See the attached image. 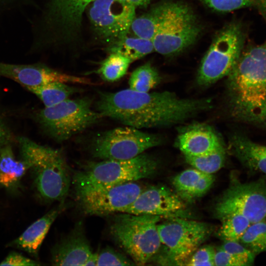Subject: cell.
I'll return each mask as SVG.
<instances>
[{
    "mask_svg": "<svg viewBox=\"0 0 266 266\" xmlns=\"http://www.w3.org/2000/svg\"><path fill=\"white\" fill-rule=\"evenodd\" d=\"M98 252L93 253L87 260L85 266H97Z\"/></svg>",
    "mask_w": 266,
    "mask_h": 266,
    "instance_id": "cell-38",
    "label": "cell"
},
{
    "mask_svg": "<svg viewBox=\"0 0 266 266\" xmlns=\"http://www.w3.org/2000/svg\"><path fill=\"white\" fill-rule=\"evenodd\" d=\"M29 169L24 160L16 159L10 147H4L0 151V187L16 189Z\"/></svg>",
    "mask_w": 266,
    "mask_h": 266,
    "instance_id": "cell-22",
    "label": "cell"
},
{
    "mask_svg": "<svg viewBox=\"0 0 266 266\" xmlns=\"http://www.w3.org/2000/svg\"><path fill=\"white\" fill-rule=\"evenodd\" d=\"M245 39L244 28L240 23L231 22L220 30L201 61L198 83L207 86L227 76L244 47Z\"/></svg>",
    "mask_w": 266,
    "mask_h": 266,
    "instance_id": "cell-7",
    "label": "cell"
},
{
    "mask_svg": "<svg viewBox=\"0 0 266 266\" xmlns=\"http://www.w3.org/2000/svg\"><path fill=\"white\" fill-rule=\"evenodd\" d=\"M4 131L3 129L2 128L1 126L0 125V142L2 140L3 136H4Z\"/></svg>",
    "mask_w": 266,
    "mask_h": 266,
    "instance_id": "cell-39",
    "label": "cell"
},
{
    "mask_svg": "<svg viewBox=\"0 0 266 266\" xmlns=\"http://www.w3.org/2000/svg\"><path fill=\"white\" fill-rule=\"evenodd\" d=\"M91 3L89 19L99 35L112 44L127 35L135 7L121 0H94Z\"/></svg>",
    "mask_w": 266,
    "mask_h": 266,
    "instance_id": "cell-13",
    "label": "cell"
},
{
    "mask_svg": "<svg viewBox=\"0 0 266 266\" xmlns=\"http://www.w3.org/2000/svg\"><path fill=\"white\" fill-rule=\"evenodd\" d=\"M91 106L92 101L87 97L68 99L53 106L44 107L39 113V119L55 139L64 141L102 117Z\"/></svg>",
    "mask_w": 266,
    "mask_h": 266,
    "instance_id": "cell-8",
    "label": "cell"
},
{
    "mask_svg": "<svg viewBox=\"0 0 266 266\" xmlns=\"http://www.w3.org/2000/svg\"><path fill=\"white\" fill-rule=\"evenodd\" d=\"M214 180L212 174L191 168L175 176L172 183L175 193L181 199L191 201L204 195L210 190Z\"/></svg>",
    "mask_w": 266,
    "mask_h": 266,
    "instance_id": "cell-21",
    "label": "cell"
},
{
    "mask_svg": "<svg viewBox=\"0 0 266 266\" xmlns=\"http://www.w3.org/2000/svg\"><path fill=\"white\" fill-rule=\"evenodd\" d=\"M196 14L181 2H166L164 15L152 39L155 51L165 56L182 52L193 45L201 32Z\"/></svg>",
    "mask_w": 266,
    "mask_h": 266,
    "instance_id": "cell-6",
    "label": "cell"
},
{
    "mask_svg": "<svg viewBox=\"0 0 266 266\" xmlns=\"http://www.w3.org/2000/svg\"><path fill=\"white\" fill-rule=\"evenodd\" d=\"M132 62L123 55L111 53L102 62L98 73L105 81H116L126 74Z\"/></svg>",
    "mask_w": 266,
    "mask_h": 266,
    "instance_id": "cell-29",
    "label": "cell"
},
{
    "mask_svg": "<svg viewBox=\"0 0 266 266\" xmlns=\"http://www.w3.org/2000/svg\"><path fill=\"white\" fill-rule=\"evenodd\" d=\"M222 225L218 235L224 241H239L251 224L245 216L238 214H231L221 219Z\"/></svg>",
    "mask_w": 266,
    "mask_h": 266,
    "instance_id": "cell-27",
    "label": "cell"
},
{
    "mask_svg": "<svg viewBox=\"0 0 266 266\" xmlns=\"http://www.w3.org/2000/svg\"><path fill=\"white\" fill-rule=\"evenodd\" d=\"M231 152L240 163L252 172L266 175V146L256 143L244 134L235 133L229 140Z\"/></svg>",
    "mask_w": 266,
    "mask_h": 266,
    "instance_id": "cell-19",
    "label": "cell"
},
{
    "mask_svg": "<svg viewBox=\"0 0 266 266\" xmlns=\"http://www.w3.org/2000/svg\"><path fill=\"white\" fill-rule=\"evenodd\" d=\"M165 4L166 2L159 3L145 13L134 18L130 28L134 36L153 39L161 22Z\"/></svg>",
    "mask_w": 266,
    "mask_h": 266,
    "instance_id": "cell-23",
    "label": "cell"
},
{
    "mask_svg": "<svg viewBox=\"0 0 266 266\" xmlns=\"http://www.w3.org/2000/svg\"><path fill=\"white\" fill-rule=\"evenodd\" d=\"M161 142L162 139L157 135L126 126L97 136L92 142L91 152L95 158L102 160H127Z\"/></svg>",
    "mask_w": 266,
    "mask_h": 266,
    "instance_id": "cell-10",
    "label": "cell"
},
{
    "mask_svg": "<svg viewBox=\"0 0 266 266\" xmlns=\"http://www.w3.org/2000/svg\"><path fill=\"white\" fill-rule=\"evenodd\" d=\"M73 185L82 211L87 215L102 216L122 213L144 189L136 181L112 186Z\"/></svg>",
    "mask_w": 266,
    "mask_h": 266,
    "instance_id": "cell-9",
    "label": "cell"
},
{
    "mask_svg": "<svg viewBox=\"0 0 266 266\" xmlns=\"http://www.w3.org/2000/svg\"><path fill=\"white\" fill-rule=\"evenodd\" d=\"M184 156H198L223 145L216 131L209 125L195 124L182 129L175 142Z\"/></svg>",
    "mask_w": 266,
    "mask_h": 266,
    "instance_id": "cell-17",
    "label": "cell"
},
{
    "mask_svg": "<svg viewBox=\"0 0 266 266\" xmlns=\"http://www.w3.org/2000/svg\"><path fill=\"white\" fill-rule=\"evenodd\" d=\"M209 99L181 98L168 91L141 92L130 88L101 92L98 112L137 129L171 126L211 107Z\"/></svg>",
    "mask_w": 266,
    "mask_h": 266,
    "instance_id": "cell-1",
    "label": "cell"
},
{
    "mask_svg": "<svg viewBox=\"0 0 266 266\" xmlns=\"http://www.w3.org/2000/svg\"><path fill=\"white\" fill-rule=\"evenodd\" d=\"M157 70L149 63L136 68L131 74L129 84L131 89L141 92H148L160 82Z\"/></svg>",
    "mask_w": 266,
    "mask_h": 266,
    "instance_id": "cell-28",
    "label": "cell"
},
{
    "mask_svg": "<svg viewBox=\"0 0 266 266\" xmlns=\"http://www.w3.org/2000/svg\"><path fill=\"white\" fill-rule=\"evenodd\" d=\"M94 0H50L49 19L66 35H71L79 30L83 14Z\"/></svg>",
    "mask_w": 266,
    "mask_h": 266,
    "instance_id": "cell-18",
    "label": "cell"
},
{
    "mask_svg": "<svg viewBox=\"0 0 266 266\" xmlns=\"http://www.w3.org/2000/svg\"><path fill=\"white\" fill-rule=\"evenodd\" d=\"M214 262L215 266H245L241 261L221 248L215 253Z\"/></svg>",
    "mask_w": 266,
    "mask_h": 266,
    "instance_id": "cell-35",
    "label": "cell"
},
{
    "mask_svg": "<svg viewBox=\"0 0 266 266\" xmlns=\"http://www.w3.org/2000/svg\"><path fill=\"white\" fill-rule=\"evenodd\" d=\"M135 264L132 259L115 250L106 246L98 252L97 266H132Z\"/></svg>",
    "mask_w": 266,
    "mask_h": 266,
    "instance_id": "cell-32",
    "label": "cell"
},
{
    "mask_svg": "<svg viewBox=\"0 0 266 266\" xmlns=\"http://www.w3.org/2000/svg\"><path fill=\"white\" fill-rule=\"evenodd\" d=\"M59 205L31 224L18 237L10 243L9 246L22 249L36 256L52 224L64 208Z\"/></svg>",
    "mask_w": 266,
    "mask_h": 266,
    "instance_id": "cell-20",
    "label": "cell"
},
{
    "mask_svg": "<svg viewBox=\"0 0 266 266\" xmlns=\"http://www.w3.org/2000/svg\"><path fill=\"white\" fill-rule=\"evenodd\" d=\"M19 142L22 159L33 171L40 196L47 201L63 202L69 192L71 176L62 153L28 138L20 137Z\"/></svg>",
    "mask_w": 266,
    "mask_h": 266,
    "instance_id": "cell-3",
    "label": "cell"
},
{
    "mask_svg": "<svg viewBox=\"0 0 266 266\" xmlns=\"http://www.w3.org/2000/svg\"><path fill=\"white\" fill-rule=\"evenodd\" d=\"M216 251L211 246H206L197 250L185 263V266H215Z\"/></svg>",
    "mask_w": 266,
    "mask_h": 266,
    "instance_id": "cell-34",
    "label": "cell"
},
{
    "mask_svg": "<svg viewBox=\"0 0 266 266\" xmlns=\"http://www.w3.org/2000/svg\"><path fill=\"white\" fill-rule=\"evenodd\" d=\"M231 115L241 122H266V41L244 47L227 75Z\"/></svg>",
    "mask_w": 266,
    "mask_h": 266,
    "instance_id": "cell-2",
    "label": "cell"
},
{
    "mask_svg": "<svg viewBox=\"0 0 266 266\" xmlns=\"http://www.w3.org/2000/svg\"><path fill=\"white\" fill-rule=\"evenodd\" d=\"M215 215L221 219L238 214L254 223L266 218V177L247 183L232 180L215 206Z\"/></svg>",
    "mask_w": 266,
    "mask_h": 266,
    "instance_id": "cell-11",
    "label": "cell"
},
{
    "mask_svg": "<svg viewBox=\"0 0 266 266\" xmlns=\"http://www.w3.org/2000/svg\"><path fill=\"white\" fill-rule=\"evenodd\" d=\"M185 158L186 162L195 168L206 173L213 174L224 166L226 151L223 144L205 154L198 156H185Z\"/></svg>",
    "mask_w": 266,
    "mask_h": 266,
    "instance_id": "cell-26",
    "label": "cell"
},
{
    "mask_svg": "<svg viewBox=\"0 0 266 266\" xmlns=\"http://www.w3.org/2000/svg\"><path fill=\"white\" fill-rule=\"evenodd\" d=\"M93 253L79 223L58 242L52 251L51 262L55 266H84Z\"/></svg>",
    "mask_w": 266,
    "mask_h": 266,
    "instance_id": "cell-16",
    "label": "cell"
},
{
    "mask_svg": "<svg viewBox=\"0 0 266 266\" xmlns=\"http://www.w3.org/2000/svg\"><path fill=\"white\" fill-rule=\"evenodd\" d=\"M34 94L43 103L49 107L68 99L74 93L75 88L67 83L52 82L28 89Z\"/></svg>",
    "mask_w": 266,
    "mask_h": 266,
    "instance_id": "cell-25",
    "label": "cell"
},
{
    "mask_svg": "<svg viewBox=\"0 0 266 266\" xmlns=\"http://www.w3.org/2000/svg\"><path fill=\"white\" fill-rule=\"evenodd\" d=\"M162 218L127 213H119L112 218L110 234L135 265H145L160 249L162 243L157 225Z\"/></svg>",
    "mask_w": 266,
    "mask_h": 266,
    "instance_id": "cell-4",
    "label": "cell"
},
{
    "mask_svg": "<svg viewBox=\"0 0 266 266\" xmlns=\"http://www.w3.org/2000/svg\"><path fill=\"white\" fill-rule=\"evenodd\" d=\"M0 76L10 78L27 89L52 82L88 85L89 79L62 73L40 65L0 62Z\"/></svg>",
    "mask_w": 266,
    "mask_h": 266,
    "instance_id": "cell-15",
    "label": "cell"
},
{
    "mask_svg": "<svg viewBox=\"0 0 266 266\" xmlns=\"http://www.w3.org/2000/svg\"><path fill=\"white\" fill-rule=\"evenodd\" d=\"M239 242L256 256L266 252V219L251 224Z\"/></svg>",
    "mask_w": 266,
    "mask_h": 266,
    "instance_id": "cell-30",
    "label": "cell"
},
{
    "mask_svg": "<svg viewBox=\"0 0 266 266\" xmlns=\"http://www.w3.org/2000/svg\"><path fill=\"white\" fill-rule=\"evenodd\" d=\"M127 2L134 7H145L147 6L152 0H121Z\"/></svg>",
    "mask_w": 266,
    "mask_h": 266,
    "instance_id": "cell-37",
    "label": "cell"
},
{
    "mask_svg": "<svg viewBox=\"0 0 266 266\" xmlns=\"http://www.w3.org/2000/svg\"><path fill=\"white\" fill-rule=\"evenodd\" d=\"M110 53L123 55L132 62L139 59L155 51L152 40L127 35L112 44Z\"/></svg>",
    "mask_w": 266,
    "mask_h": 266,
    "instance_id": "cell-24",
    "label": "cell"
},
{
    "mask_svg": "<svg viewBox=\"0 0 266 266\" xmlns=\"http://www.w3.org/2000/svg\"><path fill=\"white\" fill-rule=\"evenodd\" d=\"M175 193L164 186L144 189L122 213L153 215L163 217H185L186 205Z\"/></svg>",
    "mask_w": 266,
    "mask_h": 266,
    "instance_id": "cell-14",
    "label": "cell"
},
{
    "mask_svg": "<svg viewBox=\"0 0 266 266\" xmlns=\"http://www.w3.org/2000/svg\"><path fill=\"white\" fill-rule=\"evenodd\" d=\"M158 224L161 243L167 249L169 260L176 265H184L191 255L208 238L209 224L181 217Z\"/></svg>",
    "mask_w": 266,
    "mask_h": 266,
    "instance_id": "cell-12",
    "label": "cell"
},
{
    "mask_svg": "<svg viewBox=\"0 0 266 266\" xmlns=\"http://www.w3.org/2000/svg\"><path fill=\"white\" fill-rule=\"evenodd\" d=\"M153 157L142 153L127 160L88 162L73 176V183L112 186L136 181L153 175L158 168Z\"/></svg>",
    "mask_w": 266,
    "mask_h": 266,
    "instance_id": "cell-5",
    "label": "cell"
},
{
    "mask_svg": "<svg viewBox=\"0 0 266 266\" xmlns=\"http://www.w3.org/2000/svg\"><path fill=\"white\" fill-rule=\"evenodd\" d=\"M37 262L17 252H12L0 264V266H38Z\"/></svg>",
    "mask_w": 266,
    "mask_h": 266,
    "instance_id": "cell-36",
    "label": "cell"
},
{
    "mask_svg": "<svg viewBox=\"0 0 266 266\" xmlns=\"http://www.w3.org/2000/svg\"><path fill=\"white\" fill-rule=\"evenodd\" d=\"M220 248L241 261L245 266H251L254 263L256 256L239 241H224Z\"/></svg>",
    "mask_w": 266,
    "mask_h": 266,
    "instance_id": "cell-33",
    "label": "cell"
},
{
    "mask_svg": "<svg viewBox=\"0 0 266 266\" xmlns=\"http://www.w3.org/2000/svg\"><path fill=\"white\" fill-rule=\"evenodd\" d=\"M209 8L220 12H230L252 7L266 21V0H199Z\"/></svg>",
    "mask_w": 266,
    "mask_h": 266,
    "instance_id": "cell-31",
    "label": "cell"
}]
</instances>
